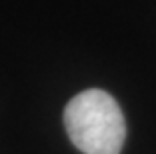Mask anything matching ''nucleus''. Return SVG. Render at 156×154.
<instances>
[{"mask_svg":"<svg viewBox=\"0 0 156 154\" xmlns=\"http://www.w3.org/2000/svg\"><path fill=\"white\" fill-rule=\"evenodd\" d=\"M64 126L72 144L84 154H120L126 140L118 102L98 88L80 92L66 104Z\"/></svg>","mask_w":156,"mask_h":154,"instance_id":"1","label":"nucleus"}]
</instances>
